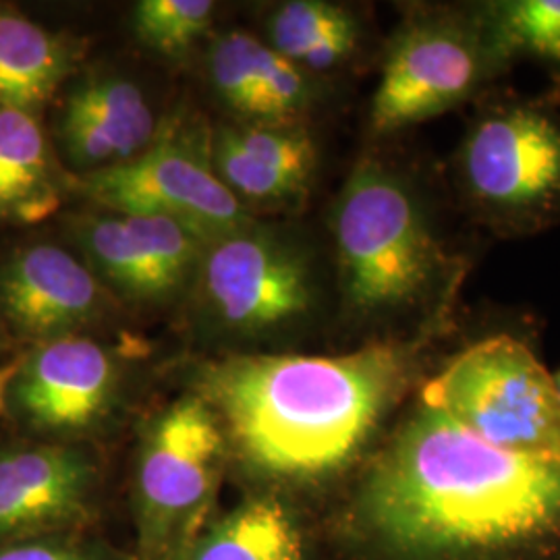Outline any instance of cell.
<instances>
[{
	"instance_id": "1",
	"label": "cell",
	"mask_w": 560,
	"mask_h": 560,
	"mask_svg": "<svg viewBox=\"0 0 560 560\" xmlns=\"http://www.w3.org/2000/svg\"><path fill=\"white\" fill-rule=\"evenodd\" d=\"M320 527L330 560H560V463L416 399Z\"/></svg>"
},
{
	"instance_id": "2",
	"label": "cell",
	"mask_w": 560,
	"mask_h": 560,
	"mask_svg": "<svg viewBox=\"0 0 560 560\" xmlns=\"http://www.w3.org/2000/svg\"><path fill=\"white\" fill-rule=\"evenodd\" d=\"M418 378V347L384 340L342 355H229L203 363L191 390L221 423L241 494H277L320 520Z\"/></svg>"
},
{
	"instance_id": "3",
	"label": "cell",
	"mask_w": 560,
	"mask_h": 560,
	"mask_svg": "<svg viewBox=\"0 0 560 560\" xmlns=\"http://www.w3.org/2000/svg\"><path fill=\"white\" fill-rule=\"evenodd\" d=\"M226 476L221 423L198 393L152 416L141 430L131 483L136 560L187 555L219 515Z\"/></svg>"
},
{
	"instance_id": "4",
	"label": "cell",
	"mask_w": 560,
	"mask_h": 560,
	"mask_svg": "<svg viewBox=\"0 0 560 560\" xmlns=\"http://www.w3.org/2000/svg\"><path fill=\"white\" fill-rule=\"evenodd\" d=\"M418 399L506 453L560 463L555 376L515 337L480 340L423 382Z\"/></svg>"
},
{
	"instance_id": "5",
	"label": "cell",
	"mask_w": 560,
	"mask_h": 560,
	"mask_svg": "<svg viewBox=\"0 0 560 560\" xmlns=\"http://www.w3.org/2000/svg\"><path fill=\"white\" fill-rule=\"evenodd\" d=\"M345 295L363 314L420 300L444 258L407 187L376 162H361L335 210Z\"/></svg>"
},
{
	"instance_id": "6",
	"label": "cell",
	"mask_w": 560,
	"mask_h": 560,
	"mask_svg": "<svg viewBox=\"0 0 560 560\" xmlns=\"http://www.w3.org/2000/svg\"><path fill=\"white\" fill-rule=\"evenodd\" d=\"M460 177L474 201L497 217H544L560 206V117L532 104L486 113L463 143Z\"/></svg>"
},
{
	"instance_id": "7",
	"label": "cell",
	"mask_w": 560,
	"mask_h": 560,
	"mask_svg": "<svg viewBox=\"0 0 560 560\" xmlns=\"http://www.w3.org/2000/svg\"><path fill=\"white\" fill-rule=\"evenodd\" d=\"M203 303L224 330L258 337L310 310V272L287 243L241 226L208 241L201 254Z\"/></svg>"
},
{
	"instance_id": "8",
	"label": "cell",
	"mask_w": 560,
	"mask_h": 560,
	"mask_svg": "<svg viewBox=\"0 0 560 560\" xmlns=\"http://www.w3.org/2000/svg\"><path fill=\"white\" fill-rule=\"evenodd\" d=\"M81 189L115 214L164 217L206 243L247 226L240 198L212 164L175 140L152 143L133 161L88 173Z\"/></svg>"
},
{
	"instance_id": "9",
	"label": "cell",
	"mask_w": 560,
	"mask_h": 560,
	"mask_svg": "<svg viewBox=\"0 0 560 560\" xmlns=\"http://www.w3.org/2000/svg\"><path fill=\"white\" fill-rule=\"evenodd\" d=\"M492 55L448 20L409 23L393 44L372 102V127L397 131L439 117L465 101L486 75Z\"/></svg>"
},
{
	"instance_id": "10",
	"label": "cell",
	"mask_w": 560,
	"mask_h": 560,
	"mask_svg": "<svg viewBox=\"0 0 560 560\" xmlns=\"http://www.w3.org/2000/svg\"><path fill=\"white\" fill-rule=\"evenodd\" d=\"M104 474L80 442H40L0 453V546L92 532Z\"/></svg>"
},
{
	"instance_id": "11",
	"label": "cell",
	"mask_w": 560,
	"mask_h": 560,
	"mask_svg": "<svg viewBox=\"0 0 560 560\" xmlns=\"http://www.w3.org/2000/svg\"><path fill=\"white\" fill-rule=\"evenodd\" d=\"M120 395L117 358L94 339L67 335L44 340L23 358L9 402L32 430L75 442L113 418Z\"/></svg>"
},
{
	"instance_id": "12",
	"label": "cell",
	"mask_w": 560,
	"mask_h": 560,
	"mask_svg": "<svg viewBox=\"0 0 560 560\" xmlns=\"http://www.w3.org/2000/svg\"><path fill=\"white\" fill-rule=\"evenodd\" d=\"M80 240L96 272L133 300H162L200 266L206 241L177 221L98 214L81 222Z\"/></svg>"
},
{
	"instance_id": "13",
	"label": "cell",
	"mask_w": 560,
	"mask_h": 560,
	"mask_svg": "<svg viewBox=\"0 0 560 560\" xmlns=\"http://www.w3.org/2000/svg\"><path fill=\"white\" fill-rule=\"evenodd\" d=\"M101 303L94 270L55 245L27 247L0 270V312L42 342L75 335Z\"/></svg>"
},
{
	"instance_id": "14",
	"label": "cell",
	"mask_w": 560,
	"mask_h": 560,
	"mask_svg": "<svg viewBox=\"0 0 560 560\" xmlns=\"http://www.w3.org/2000/svg\"><path fill=\"white\" fill-rule=\"evenodd\" d=\"M185 560H330L320 520L298 502L245 492L219 511Z\"/></svg>"
},
{
	"instance_id": "15",
	"label": "cell",
	"mask_w": 560,
	"mask_h": 560,
	"mask_svg": "<svg viewBox=\"0 0 560 560\" xmlns=\"http://www.w3.org/2000/svg\"><path fill=\"white\" fill-rule=\"evenodd\" d=\"M67 73V52L38 23L0 11V106L32 113Z\"/></svg>"
},
{
	"instance_id": "16",
	"label": "cell",
	"mask_w": 560,
	"mask_h": 560,
	"mask_svg": "<svg viewBox=\"0 0 560 560\" xmlns=\"http://www.w3.org/2000/svg\"><path fill=\"white\" fill-rule=\"evenodd\" d=\"M268 34L270 48L284 59L314 71H326L351 55L358 42V25L337 4L293 0L277 9Z\"/></svg>"
},
{
	"instance_id": "17",
	"label": "cell",
	"mask_w": 560,
	"mask_h": 560,
	"mask_svg": "<svg viewBox=\"0 0 560 560\" xmlns=\"http://www.w3.org/2000/svg\"><path fill=\"white\" fill-rule=\"evenodd\" d=\"M48 148L36 117L0 106V214L30 217L48 206Z\"/></svg>"
},
{
	"instance_id": "18",
	"label": "cell",
	"mask_w": 560,
	"mask_h": 560,
	"mask_svg": "<svg viewBox=\"0 0 560 560\" xmlns=\"http://www.w3.org/2000/svg\"><path fill=\"white\" fill-rule=\"evenodd\" d=\"M492 55H529L560 62V0H513L488 11Z\"/></svg>"
},
{
	"instance_id": "19",
	"label": "cell",
	"mask_w": 560,
	"mask_h": 560,
	"mask_svg": "<svg viewBox=\"0 0 560 560\" xmlns=\"http://www.w3.org/2000/svg\"><path fill=\"white\" fill-rule=\"evenodd\" d=\"M62 140L71 161L94 173L138 159L152 145L154 131L102 119L67 106L62 117Z\"/></svg>"
},
{
	"instance_id": "20",
	"label": "cell",
	"mask_w": 560,
	"mask_h": 560,
	"mask_svg": "<svg viewBox=\"0 0 560 560\" xmlns=\"http://www.w3.org/2000/svg\"><path fill=\"white\" fill-rule=\"evenodd\" d=\"M210 164L231 194L256 201L295 200L307 185L254 159L221 129L212 141Z\"/></svg>"
},
{
	"instance_id": "21",
	"label": "cell",
	"mask_w": 560,
	"mask_h": 560,
	"mask_svg": "<svg viewBox=\"0 0 560 560\" xmlns=\"http://www.w3.org/2000/svg\"><path fill=\"white\" fill-rule=\"evenodd\" d=\"M212 15L210 0H143L136 7L133 27L145 46L177 55L200 38Z\"/></svg>"
},
{
	"instance_id": "22",
	"label": "cell",
	"mask_w": 560,
	"mask_h": 560,
	"mask_svg": "<svg viewBox=\"0 0 560 560\" xmlns=\"http://www.w3.org/2000/svg\"><path fill=\"white\" fill-rule=\"evenodd\" d=\"M264 44L245 32H231L214 44L210 55L212 81L235 113L256 117L258 98V71Z\"/></svg>"
},
{
	"instance_id": "23",
	"label": "cell",
	"mask_w": 560,
	"mask_h": 560,
	"mask_svg": "<svg viewBox=\"0 0 560 560\" xmlns=\"http://www.w3.org/2000/svg\"><path fill=\"white\" fill-rule=\"evenodd\" d=\"M231 138L254 159L280 173L310 183L316 168V148L305 131L291 125H247L229 129Z\"/></svg>"
},
{
	"instance_id": "24",
	"label": "cell",
	"mask_w": 560,
	"mask_h": 560,
	"mask_svg": "<svg viewBox=\"0 0 560 560\" xmlns=\"http://www.w3.org/2000/svg\"><path fill=\"white\" fill-rule=\"evenodd\" d=\"M307 96L310 90L300 65L264 44L254 119L266 125H291L307 106Z\"/></svg>"
},
{
	"instance_id": "25",
	"label": "cell",
	"mask_w": 560,
	"mask_h": 560,
	"mask_svg": "<svg viewBox=\"0 0 560 560\" xmlns=\"http://www.w3.org/2000/svg\"><path fill=\"white\" fill-rule=\"evenodd\" d=\"M67 106L102 119L117 120L138 129L154 131V117L140 88L131 81L101 78L80 85Z\"/></svg>"
},
{
	"instance_id": "26",
	"label": "cell",
	"mask_w": 560,
	"mask_h": 560,
	"mask_svg": "<svg viewBox=\"0 0 560 560\" xmlns=\"http://www.w3.org/2000/svg\"><path fill=\"white\" fill-rule=\"evenodd\" d=\"M0 560H136L92 532L57 534L0 546Z\"/></svg>"
},
{
	"instance_id": "27",
	"label": "cell",
	"mask_w": 560,
	"mask_h": 560,
	"mask_svg": "<svg viewBox=\"0 0 560 560\" xmlns=\"http://www.w3.org/2000/svg\"><path fill=\"white\" fill-rule=\"evenodd\" d=\"M21 363H23V358L0 365V416L9 407V393H11V386H13L15 376L20 374Z\"/></svg>"
},
{
	"instance_id": "28",
	"label": "cell",
	"mask_w": 560,
	"mask_h": 560,
	"mask_svg": "<svg viewBox=\"0 0 560 560\" xmlns=\"http://www.w3.org/2000/svg\"><path fill=\"white\" fill-rule=\"evenodd\" d=\"M133 559H136V557H133ZM152 560H185V555H175V557H162V559Z\"/></svg>"
},
{
	"instance_id": "29",
	"label": "cell",
	"mask_w": 560,
	"mask_h": 560,
	"mask_svg": "<svg viewBox=\"0 0 560 560\" xmlns=\"http://www.w3.org/2000/svg\"><path fill=\"white\" fill-rule=\"evenodd\" d=\"M555 382H557V388H559V395H560V372L555 376Z\"/></svg>"
},
{
	"instance_id": "30",
	"label": "cell",
	"mask_w": 560,
	"mask_h": 560,
	"mask_svg": "<svg viewBox=\"0 0 560 560\" xmlns=\"http://www.w3.org/2000/svg\"><path fill=\"white\" fill-rule=\"evenodd\" d=\"M2 324V322H0ZM0 335H2V326H0Z\"/></svg>"
}]
</instances>
